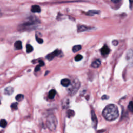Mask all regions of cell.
<instances>
[{
  "mask_svg": "<svg viewBox=\"0 0 133 133\" xmlns=\"http://www.w3.org/2000/svg\"><path fill=\"white\" fill-rule=\"evenodd\" d=\"M100 11L99 10H89L87 13V14L88 15H89V16H93L94 15H96V14H99Z\"/></svg>",
  "mask_w": 133,
  "mask_h": 133,
  "instance_id": "obj_17",
  "label": "cell"
},
{
  "mask_svg": "<svg viewBox=\"0 0 133 133\" xmlns=\"http://www.w3.org/2000/svg\"><path fill=\"white\" fill-rule=\"evenodd\" d=\"M23 98H24V96L22 94L17 95L16 97V99L18 101H21L23 99Z\"/></svg>",
  "mask_w": 133,
  "mask_h": 133,
  "instance_id": "obj_21",
  "label": "cell"
},
{
  "mask_svg": "<svg viewBox=\"0 0 133 133\" xmlns=\"http://www.w3.org/2000/svg\"><path fill=\"white\" fill-rule=\"evenodd\" d=\"M81 45H75L72 48V51L74 52H77L79 50H80L81 49Z\"/></svg>",
  "mask_w": 133,
  "mask_h": 133,
  "instance_id": "obj_18",
  "label": "cell"
},
{
  "mask_svg": "<svg viewBox=\"0 0 133 133\" xmlns=\"http://www.w3.org/2000/svg\"><path fill=\"white\" fill-rule=\"evenodd\" d=\"M113 3H118L121 0H111Z\"/></svg>",
  "mask_w": 133,
  "mask_h": 133,
  "instance_id": "obj_30",
  "label": "cell"
},
{
  "mask_svg": "<svg viewBox=\"0 0 133 133\" xmlns=\"http://www.w3.org/2000/svg\"><path fill=\"white\" fill-rule=\"evenodd\" d=\"M1 10H0V17H1Z\"/></svg>",
  "mask_w": 133,
  "mask_h": 133,
  "instance_id": "obj_32",
  "label": "cell"
},
{
  "mask_svg": "<svg viewBox=\"0 0 133 133\" xmlns=\"http://www.w3.org/2000/svg\"><path fill=\"white\" fill-rule=\"evenodd\" d=\"M14 92V88L11 86H8L4 89V94L7 95H11Z\"/></svg>",
  "mask_w": 133,
  "mask_h": 133,
  "instance_id": "obj_10",
  "label": "cell"
},
{
  "mask_svg": "<svg viewBox=\"0 0 133 133\" xmlns=\"http://www.w3.org/2000/svg\"><path fill=\"white\" fill-rule=\"evenodd\" d=\"M112 44H113V45L116 46V45H117V44H118V42H117L116 40H114V41H112Z\"/></svg>",
  "mask_w": 133,
  "mask_h": 133,
  "instance_id": "obj_28",
  "label": "cell"
},
{
  "mask_svg": "<svg viewBox=\"0 0 133 133\" xmlns=\"http://www.w3.org/2000/svg\"><path fill=\"white\" fill-rule=\"evenodd\" d=\"M7 125V122L5 119H1L0 121V126L2 128H5Z\"/></svg>",
  "mask_w": 133,
  "mask_h": 133,
  "instance_id": "obj_20",
  "label": "cell"
},
{
  "mask_svg": "<svg viewBox=\"0 0 133 133\" xmlns=\"http://www.w3.org/2000/svg\"><path fill=\"white\" fill-rule=\"evenodd\" d=\"M91 28L85 25H81L78 26L77 28V31L78 32H84L85 31H87L89 30H90Z\"/></svg>",
  "mask_w": 133,
  "mask_h": 133,
  "instance_id": "obj_9",
  "label": "cell"
},
{
  "mask_svg": "<svg viewBox=\"0 0 133 133\" xmlns=\"http://www.w3.org/2000/svg\"><path fill=\"white\" fill-rule=\"evenodd\" d=\"M38 22L39 21L35 17H30L26 21L20 24L18 28L19 31H23L32 30L35 28Z\"/></svg>",
  "mask_w": 133,
  "mask_h": 133,
  "instance_id": "obj_2",
  "label": "cell"
},
{
  "mask_svg": "<svg viewBox=\"0 0 133 133\" xmlns=\"http://www.w3.org/2000/svg\"><path fill=\"white\" fill-rule=\"evenodd\" d=\"M100 64H101L100 60L99 59H96L91 63V66L94 68H98V67L100 66Z\"/></svg>",
  "mask_w": 133,
  "mask_h": 133,
  "instance_id": "obj_11",
  "label": "cell"
},
{
  "mask_svg": "<svg viewBox=\"0 0 133 133\" xmlns=\"http://www.w3.org/2000/svg\"><path fill=\"white\" fill-rule=\"evenodd\" d=\"M74 115V111L72 110H69L67 112V116L68 117H71L73 116Z\"/></svg>",
  "mask_w": 133,
  "mask_h": 133,
  "instance_id": "obj_22",
  "label": "cell"
},
{
  "mask_svg": "<svg viewBox=\"0 0 133 133\" xmlns=\"http://www.w3.org/2000/svg\"><path fill=\"white\" fill-rule=\"evenodd\" d=\"M71 84V81L68 78H64L61 81V84L64 87H68Z\"/></svg>",
  "mask_w": 133,
  "mask_h": 133,
  "instance_id": "obj_12",
  "label": "cell"
},
{
  "mask_svg": "<svg viewBox=\"0 0 133 133\" xmlns=\"http://www.w3.org/2000/svg\"><path fill=\"white\" fill-rule=\"evenodd\" d=\"M91 120H92V124L94 128H96L97 125V118L96 117V115L93 110L91 111Z\"/></svg>",
  "mask_w": 133,
  "mask_h": 133,
  "instance_id": "obj_7",
  "label": "cell"
},
{
  "mask_svg": "<svg viewBox=\"0 0 133 133\" xmlns=\"http://www.w3.org/2000/svg\"><path fill=\"white\" fill-rule=\"evenodd\" d=\"M33 50V47L30 45V44H27L26 46V51L27 53H30L32 52Z\"/></svg>",
  "mask_w": 133,
  "mask_h": 133,
  "instance_id": "obj_19",
  "label": "cell"
},
{
  "mask_svg": "<svg viewBox=\"0 0 133 133\" xmlns=\"http://www.w3.org/2000/svg\"><path fill=\"white\" fill-rule=\"evenodd\" d=\"M60 51L59 50H55L54 52H51V53H50L49 54H48L47 56H46V58L47 59H48L49 60H51L52 59H53L56 56H58L59 55Z\"/></svg>",
  "mask_w": 133,
  "mask_h": 133,
  "instance_id": "obj_6",
  "label": "cell"
},
{
  "mask_svg": "<svg viewBox=\"0 0 133 133\" xmlns=\"http://www.w3.org/2000/svg\"><path fill=\"white\" fill-rule=\"evenodd\" d=\"M128 108L129 109V110L131 112L133 113V101H130L129 103L128 106Z\"/></svg>",
  "mask_w": 133,
  "mask_h": 133,
  "instance_id": "obj_23",
  "label": "cell"
},
{
  "mask_svg": "<svg viewBox=\"0 0 133 133\" xmlns=\"http://www.w3.org/2000/svg\"><path fill=\"white\" fill-rule=\"evenodd\" d=\"M57 119L54 114H50L48 116L47 118V125L50 130H55L57 127Z\"/></svg>",
  "mask_w": 133,
  "mask_h": 133,
  "instance_id": "obj_3",
  "label": "cell"
},
{
  "mask_svg": "<svg viewBox=\"0 0 133 133\" xmlns=\"http://www.w3.org/2000/svg\"><path fill=\"white\" fill-rule=\"evenodd\" d=\"M56 91L55 89H51L49 91V93H48V98L50 99H53L55 96Z\"/></svg>",
  "mask_w": 133,
  "mask_h": 133,
  "instance_id": "obj_16",
  "label": "cell"
},
{
  "mask_svg": "<svg viewBox=\"0 0 133 133\" xmlns=\"http://www.w3.org/2000/svg\"><path fill=\"white\" fill-rule=\"evenodd\" d=\"M14 47L17 50H19L22 48V43L20 41H17L14 44Z\"/></svg>",
  "mask_w": 133,
  "mask_h": 133,
  "instance_id": "obj_15",
  "label": "cell"
},
{
  "mask_svg": "<svg viewBox=\"0 0 133 133\" xmlns=\"http://www.w3.org/2000/svg\"><path fill=\"white\" fill-rule=\"evenodd\" d=\"M101 98H102V99H107L109 98V97L107 95H103Z\"/></svg>",
  "mask_w": 133,
  "mask_h": 133,
  "instance_id": "obj_29",
  "label": "cell"
},
{
  "mask_svg": "<svg viewBox=\"0 0 133 133\" xmlns=\"http://www.w3.org/2000/svg\"><path fill=\"white\" fill-rule=\"evenodd\" d=\"M31 11L32 12H39L41 11V8L38 5H33L31 8Z\"/></svg>",
  "mask_w": 133,
  "mask_h": 133,
  "instance_id": "obj_13",
  "label": "cell"
},
{
  "mask_svg": "<svg viewBox=\"0 0 133 133\" xmlns=\"http://www.w3.org/2000/svg\"><path fill=\"white\" fill-rule=\"evenodd\" d=\"M129 2H130V6H131L132 4H133V0H129Z\"/></svg>",
  "mask_w": 133,
  "mask_h": 133,
  "instance_id": "obj_31",
  "label": "cell"
},
{
  "mask_svg": "<svg viewBox=\"0 0 133 133\" xmlns=\"http://www.w3.org/2000/svg\"><path fill=\"white\" fill-rule=\"evenodd\" d=\"M80 86V83L78 80L75 79L68 87V92L70 95H74L78 91Z\"/></svg>",
  "mask_w": 133,
  "mask_h": 133,
  "instance_id": "obj_4",
  "label": "cell"
},
{
  "mask_svg": "<svg viewBox=\"0 0 133 133\" xmlns=\"http://www.w3.org/2000/svg\"><path fill=\"white\" fill-rule=\"evenodd\" d=\"M100 52L102 56H105L109 54L110 52V49L107 45H104L100 49Z\"/></svg>",
  "mask_w": 133,
  "mask_h": 133,
  "instance_id": "obj_8",
  "label": "cell"
},
{
  "mask_svg": "<svg viewBox=\"0 0 133 133\" xmlns=\"http://www.w3.org/2000/svg\"><path fill=\"white\" fill-rule=\"evenodd\" d=\"M82 58H83V56L81 55H77L75 57L74 59L76 61H78L81 60V59H82Z\"/></svg>",
  "mask_w": 133,
  "mask_h": 133,
  "instance_id": "obj_25",
  "label": "cell"
},
{
  "mask_svg": "<svg viewBox=\"0 0 133 133\" xmlns=\"http://www.w3.org/2000/svg\"><path fill=\"white\" fill-rule=\"evenodd\" d=\"M119 112L117 107L113 104L108 105L102 112V115L108 121H113L118 116Z\"/></svg>",
  "mask_w": 133,
  "mask_h": 133,
  "instance_id": "obj_1",
  "label": "cell"
},
{
  "mask_svg": "<svg viewBox=\"0 0 133 133\" xmlns=\"http://www.w3.org/2000/svg\"><path fill=\"white\" fill-rule=\"evenodd\" d=\"M126 59L128 62L129 65L133 66V49H129L127 54L126 56Z\"/></svg>",
  "mask_w": 133,
  "mask_h": 133,
  "instance_id": "obj_5",
  "label": "cell"
},
{
  "mask_svg": "<svg viewBox=\"0 0 133 133\" xmlns=\"http://www.w3.org/2000/svg\"><path fill=\"white\" fill-rule=\"evenodd\" d=\"M69 105V100L66 98H64L63 99L62 102V107L63 109L66 108Z\"/></svg>",
  "mask_w": 133,
  "mask_h": 133,
  "instance_id": "obj_14",
  "label": "cell"
},
{
  "mask_svg": "<svg viewBox=\"0 0 133 133\" xmlns=\"http://www.w3.org/2000/svg\"><path fill=\"white\" fill-rule=\"evenodd\" d=\"M36 41H37L38 43H39V44H42V43H43V39H42V38H41L37 37V36H36Z\"/></svg>",
  "mask_w": 133,
  "mask_h": 133,
  "instance_id": "obj_26",
  "label": "cell"
},
{
  "mask_svg": "<svg viewBox=\"0 0 133 133\" xmlns=\"http://www.w3.org/2000/svg\"><path fill=\"white\" fill-rule=\"evenodd\" d=\"M40 66H41L40 65H37V66H36V68H35V72H37V71H39V70H40Z\"/></svg>",
  "mask_w": 133,
  "mask_h": 133,
  "instance_id": "obj_27",
  "label": "cell"
},
{
  "mask_svg": "<svg viewBox=\"0 0 133 133\" xmlns=\"http://www.w3.org/2000/svg\"><path fill=\"white\" fill-rule=\"evenodd\" d=\"M11 108L12 110H17L18 109V103L17 102L12 103L11 105Z\"/></svg>",
  "mask_w": 133,
  "mask_h": 133,
  "instance_id": "obj_24",
  "label": "cell"
},
{
  "mask_svg": "<svg viewBox=\"0 0 133 133\" xmlns=\"http://www.w3.org/2000/svg\"><path fill=\"white\" fill-rule=\"evenodd\" d=\"M0 104H1V102H0Z\"/></svg>",
  "mask_w": 133,
  "mask_h": 133,
  "instance_id": "obj_33",
  "label": "cell"
}]
</instances>
